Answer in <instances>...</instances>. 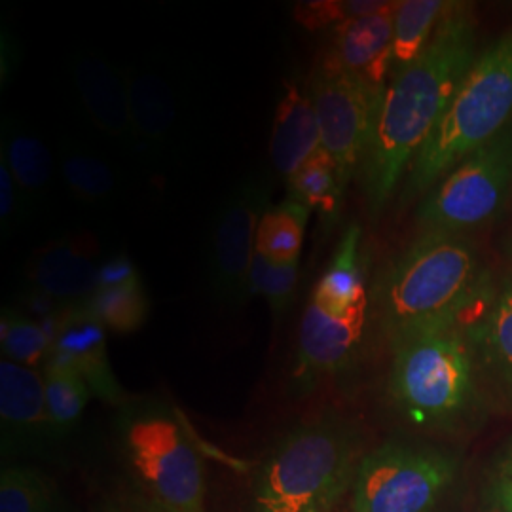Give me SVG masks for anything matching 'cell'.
Masks as SVG:
<instances>
[{
  "label": "cell",
  "instance_id": "cell-4",
  "mask_svg": "<svg viewBox=\"0 0 512 512\" xmlns=\"http://www.w3.org/2000/svg\"><path fill=\"white\" fill-rule=\"evenodd\" d=\"M512 126V29L476 55L439 126L406 173L403 196L418 198L456 165Z\"/></svg>",
  "mask_w": 512,
  "mask_h": 512
},
{
  "label": "cell",
  "instance_id": "cell-20",
  "mask_svg": "<svg viewBox=\"0 0 512 512\" xmlns=\"http://www.w3.org/2000/svg\"><path fill=\"white\" fill-rule=\"evenodd\" d=\"M0 154L8 162L29 215L35 217L52 192L55 171L52 150L25 120L6 118L0 135Z\"/></svg>",
  "mask_w": 512,
  "mask_h": 512
},
{
  "label": "cell",
  "instance_id": "cell-5",
  "mask_svg": "<svg viewBox=\"0 0 512 512\" xmlns=\"http://www.w3.org/2000/svg\"><path fill=\"white\" fill-rule=\"evenodd\" d=\"M391 346L389 393L410 420L444 425L471 408L478 380L459 325L421 330Z\"/></svg>",
  "mask_w": 512,
  "mask_h": 512
},
{
  "label": "cell",
  "instance_id": "cell-10",
  "mask_svg": "<svg viewBox=\"0 0 512 512\" xmlns=\"http://www.w3.org/2000/svg\"><path fill=\"white\" fill-rule=\"evenodd\" d=\"M308 88L319 122L321 148L334 160L342 186L348 188L363 162L385 90L372 88L365 80L338 69L323 55L311 73Z\"/></svg>",
  "mask_w": 512,
  "mask_h": 512
},
{
  "label": "cell",
  "instance_id": "cell-25",
  "mask_svg": "<svg viewBox=\"0 0 512 512\" xmlns=\"http://www.w3.org/2000/svg\"><path fill=\"white\" fill-rule=\"evenodd\" d=\"M287 192V198L304 203L310 211H319L327 219L336 215L346 188L334 160L319 148L287 179Z\"/></svg>",
  "mask_w": 512,
  "mask_h": 512
},
{
  "label": "cell",
  "instance_id": "cell-6",
  "mask_svg": "<svg viewBox=\"0 0 512 512\" xmlns=\"http://www.w3.org/2000/svg\"><path fill=\"white\" fill-rule=\"evenodd\" d=\"M120 439L148 501L165 512H205L202 459L167 408L158 403L126 404Z\"/></svg>",
  "mask_w": 512,
  "mask_h": 512
},
{
  "label": "cell",
  "instance_id": "cell-29",
  "mask_svg": "<svg viewBox=\"0 0 512 512\" xmlns=\"http://www.w3.org/2000/svg\"><path fill=\"white\" fill-rule=\"evenodd\" d=\"M88 308L109 332L131 334L147 323L150 300L141 281L126 287L97 289L88 300Z\"/></svg>",
  "mask_w": 512,
  "mask_h": 512
},
{
  "label": "cell",
  "instance_id": "cell-15",
  "mask_svg": "<svg viewBox=\"0 0 512 512\" xmlns=\"http://www.w3.org/2000/svg\"><path fill=\"white\" fill-rule=\"evenodd\" d=\"M107 332L88 308V300L61 311L54 334L52 359L74 368L107 404L128 403V395L110 365Z\"/></svg>",
  "mask_w": 512,
  "mask_h": 512
},
{
  "label": "cell",
  "instance_id": "cell-18",
  "mask_svg": "<svg viewBox=\"0 0 512 512\" xmlns=\"http://www.w3.org/2000/svg\"><path fill=\"white\" fill-rule=\"evenodd\" d=\"M399 2L389 10L351 19L338 27L323 54L338 69L353 74L372 88L385 90L387 74L393 65V29Z\"/></svg>",
  "mask_w": 512,
  "mask_h": 512
},
{
  "label": "cell",
  "instance_id": "cell-3",
  "mask_svg": "<svg viewBox=\"0 0 512 512\" xmlns=\"http://www.w3.org/2000/svg\"><path fill=\"white\" fill-rule=\"evenodd\" d=\"M361 459V440L348 423L298 425L260 465L251 512H329L351 490Z\"/></svg>",
  "mask_w": 512,
  "mask_h": 512
},
{
  "label": "cell",
  "instance_id": "cell-36",
  "mask_svg": "<svg viewBox=\"0 0 512 512\" xmlns=\"http://www.w3.org/2000/svg\"><path fill=\"white\" fill-rule=\"evenodd\" d=\"M511 253H512V251H511Z\"/></svg>",
  "mask_w": 512,
  "mask_h": 512
},
{
  "label": "cell",
  "instance_id": "cell-7",
  "mask_svg": "<svg viewBox=\"0 0 512 512\" xmlns=\"http://www.w3.org/2000/svg\"><path fill=\"white\" fill-rule=\"evenodd\" d=\"M512 188V126L456 165L420 203L421 232L456 234L484 226Z\"/></svg>",
  "mask_w": 512,
  "mask_h": 512
},
{
  "label": "cell",
  "instance_id": "cell-14",
  "mask_svg": "<svg viewBox=\"0 0 512 512\" xmlns=\"http://www.w3.org/2000/svg\"><path fill=\"white\" fill-rule=\"evenodd\" d=\"M69 73L76 99L93 128L116 147L135 152L124 71L103 55L82 50L71 57Z\"/></svg>",
  "mask_w": 512,
  "mask_h": 512
},
{
  "label": "cell",
  "instance_id": "cell-31",
  "mask_svg": "<svg viewBox=\"0 0 512 512\" xmlns=\"http://www.w3.org/2000/svg\"><path fill=\"white\" fill-rule=\"evenodd\" d=\"M395 2L387 0H310L294 6V19L308 31L338 27L351 19L365 18L389 10Z\"/></svg>",
  "mask_w": 512,
  "mask_h": 512
},
{
  "label": "cell",
  "instance_id": "cell-22",
  "mask_svg": "<svg viewBox=\"0 0 512 512\" xmlns=\"http://www.w3.org/2000/svg\"><path fill=\"white\" fill-rule=\"evenodd\" d=\"M311 300L323 310L344 315L368 302L361 264V228L349 226L340 239L325 274L313 287Z\"/></svg>",
  "mask_w": 512,
  "mask_h": 512
},
{
  "label": "cell",
  "instance_id": "cell-21",
  "mask_svg": "<svg viewBox=\"0 0 512 512\" xmlns=\"http://www.w3.org/2000/svg\"><path fill=\"white\" fill-rule=\"evenodd\" d=\"M57 165L61 181L76 202L86 207H110L120 198L122 181L118 171L90 145L63 137Z\"/></svg>",
  "mask_w": 512,
  "mask_h": 512
},
{
  "label": "cell",
  "instance_id": "cell-17",
  "mask_svg": "<svg viewBox=\"0 0 512 512\" xmlns=\"http://www.w3.org/2000/svg\"><path fill=\"white\" fill-rule=\"evenodd\" d=\"M128 84L131 126L135 137V154L158 164L173 147L179 99L173 82L162 69L141 63L124 69Z\"/></svg>",
  "mask_w": 512,
  "mask_h": 512
},
{
  "label": "cell",
  "instance_id": "cell-19",
  "mask_svg": "<svg viewBox=\"0 0 512 512\" xmlns=\"http://www.w3.org/2000/svg\"><path fill=\"white\" fill-rule=\"evenodd\" d=\"M321 148V133L310 88L298 78L287 80L275 107L270 160L285 181Z\"/></svg>",
  "mask_w": 512,
  "mask_h": 512
},
{
  "label": "cell",
  "instance_id": "cell-26",
  "mask_svg": "<svg viewBox=\"0 0 512 512\" xmlns=\"http://www.w3.org/2000/svg\"><path fill=\"white\" fill-rule=\"evenodd\" d=\"M448 2L442 0H403L395 12L393 65L403 69L416 61L427 48Z\"/></svg>",
  "mask_w": 512,
  "mask_h": 512
},
{
  "label": "cell",
  "instance_id": "cell-2",
  "mask_svg": "<svg viewBox=\"0 0 512 512\" xmlns=\"http://www.w3.org/2000/svg\"><path fill=\"white\" fill-rule=\"evenodd\" d=\"M486 281L471 239L421 232L378 287V313L389 342L459 325Z\"/></svg>",
  "mask_w": 512,
  "mask_h": 512
},
{
  "label": "cell",
  "instance_id": "cell-34",
  "mask_svg": "<svg viewBox=\"0 0 512 512\" xmlns=\"http://www.w3.org/2000/svg\"><path fill=\"white\" fill-rule=\"evenodd\" d=\"M497 501L503 512H512V448L497 475Z\"/></svg>",
  "mask_w": 512,
  "mask_h": 512
},
{
  "label": "cell",
  "instance_id": "cell-24",
  "mask_svg": "<svg viewBox=\"0 0 512 512\" xmlns=\"http://www.w3.org/2000/svg\"><path fill=\"white\" fill-rule=\"evenodd\" d=\"M42 378L54 440L63 439L73 431L92 401V389L74 368L52 357L42 368Z\"/></svg>",
  "mask_w": 512,
  "mask_h": 512
},
{
  "label": "cell",
  "instance_id": "cell-28",
  "mask_svg": "<svg viewBox=\"0 0 512 512\" xmlns=\"http://www.w3.org/2000/svg\"><path fill=\"white\" fill-rule=\"evenodd\" d=\"M0 348L2 359L42 370L52 355L54 338L27 313L4 310L0 315Z\"/></svg>",
  "mask_w": 512,
  "mask_h": 512
},
{
  "label": "cell",
  "instance_id": "cell-33",
  "mask_svg": "<svg viewBox=\"0 0 512 512\" xmlns=\"http://www.w3.org/2000/svg\"><path fill=\"white\" fill-rule=\"evenodd\" d=\"M143 277L135 262L126 253L112 255L101 262L97 272V289H114L141 283Z\"/></svg>",
  "mask_w": 512,
  "mask_h": 512
},
{
  "label": "cell",
  "instance_id": "cell-16",
  "mask_svg": "<svg viewBox=\"0 0 512 512\" xmlns=\"http://www.w3.org/2000/svg\"><path fill=\"white\" fill-rule=\"evenodd\" d=\"M366 315L368 302L334 315L310 300L298 330L294 380L310 384L348 365L363 338Z\"/></svg>",
  "mask_w": 512,
  "mask_h": 512
},
{
  "label": "cell",
  "instance_id": "cell-32",
  "mask_svg": "<svg viewBox=\"0 0 512 512\" xmlns=\"http://www.w3.org/2000/svg\"><path fill=\"white\" fill-rule=\"evenodd\" d=\"M31 219L16 179L8 167L6 158L0 154V232L2 238H12L21 222Z\"/></svg>",
  "mask_w": 512,
  "mask_h": 512
},
{
  "label": "cell",
  "instance_id": "cell-23",
  "mask_svg": "<svg viewBox=\"0 0 512 512\" xmlns=\"http://www.w3.org/2000/svg\"><path fill=\"white\" fill-rule=\"evenodd\" d=\"M310 213L304 203L296 202L293 198L272 205L258 224L256 253L266 256L275 264L298 262Z\"/></svg>",
  "mask_w": 512,
  "mask_h": 512
},
{
  "label": "cell",
  "instance_id": "cell-13",
  "mask_svg": "<svg viewBox=\"0 0 512 512\" xmlns=\"http://www.w3.org/2000/svg\"><path fill=\"white\" fill-rule=\"evenodd\" d=\"M0 440L8 458L38 454L54 442L42 370L0 361Z\"/></svg>",
  "mask_w": 512,
  "mask_h": 512
},
{
  "label": "cell",
  "instance_id": "cell-11",
  "mask_svg": "<svg viewBox=\"0 0 512 512\" xmlns=\"http://www.w3.org/2000/svg\"><path fill=\"white\" fill-rule=\"evenodd\" d=\"M101 239L93 232H67L37 247L25 262L31 294L69 308L92 298L101 266Z\"/></svg>",
  "mask_w": 512,
  "mask_h": 512
},
{
  "label": "cell",
  "instance_id": "cell-9",
  "mask_svg": "<svg viewBox=\"0 0 512 512\" xmlns=\"http://www.w3.org/2000/svg\"><path fill=\"white\" fill-rule=\"evenodd\" d=\"M272 183L266 175H249L220 203L209 234L205 279L224 306H241L249 296V274L256 253V230L272 207Z\"/></svg>",
  "mask_w": 512,
  "mask_h": 512
},
{
  "label": "cell",
  "instance_id": "cell-35",
  "mask_svg": "<svg viewBox=\"0 0 512 512\" xmlns=\"http://www.w3.org/2000/svg\"><path fill=\"white\" fill-rule=\"evenodd\" d=\"M109 512H165L158 505H154L152 501H148L147 497H137V499H129L122 501L118 505H114Z\"/></svg>",
  "mask_w": 512,
  "mask_h": 512
},
{
  "label": "cell",
  "instance_id": "cell-8",
  "mask_svg": "<svg viewBox=\"0 0 512 512\" xmlns=\"http://www.w3.org/2000/svg\"><path fill=\"white\" fill-rule=\"evenodd\" d=\"M454 476L456 461L450 456L389 442L361 459L349 512H431Z\"/></svg>",
  "mask_w": 512,
  "mask_h": 512
},
{
  "label": "cell",
  "instance_id": "cell-27",
  "mask_svg": "<svg viewBox=\"0 0 512 512\" xmlns=\"http://www.w3.org/2000/svg\"><path fill=\"white\" fill-rule=\"evenodd\" d=\"M0 512H71L54 484L31 467H4L0 475Z\"/></svg>",
  "mask_w": 512,
  "mask_h": 512
},
{
  "label": "cell",
  "instance_id": "cell-30",
  "mask_svg": "<svg viewBox=\"0 0 512 512\" xmlns=\"http://www.w3.org/2000/svg\"><path fill=\"white\" fill-rule=\"evenodd\" d=\"M300 279V262L275 264L266 256L255 253L249 274V296H260L270 306L275 321H279L296 300Z\"/></svg>",
  "mask_w": 512,
  "mask_h": 512
},
{
  "label": "cell",
  "instance_id": "cell-1",
  "mask_svg": "<svg viewBox=\"0 0 512 512\" xmlns=\"http://www.w3.org/2000/svg\"><path fill=\"white\" fill-rule=\"evenodd\" d=\"M476 59L473 8L448 2L435 35L416 61L387 84L359 167L366 202L380 213L439 126Z\"/></svg>",
  "mask_w": 512,
  "mask_h": 512
},
{
  "label": "cell",
  "instance_id": "cell-12",
  "mask_svg": "<svg viewBox=\"0 0 512 512\" xmlns=\"http://www.w3.org/2000/svg\"><path fill=\"white\" fill-rule=\"evenodd\" d=\"M459 327L473 357L476 380L512 403V277L499 283L488 279Z\"/></svg>",
  "mask_w": 512,
  "mask_h": 512
}]
</instances>
